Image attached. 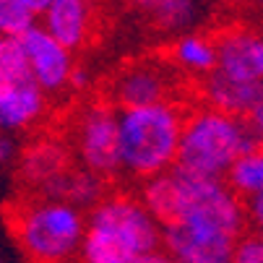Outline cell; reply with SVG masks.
<instances>
[{
    "label": "cell",
    "instance_id": "cell-1",
    "mask_svg": "<svg viewBox=\"0 0 263 263\" xmlns=\"http://www.w3.org/2000/svg\"><path fill=\"white\" fill-rule=\"evenodd\" d=\"M162 245V224L138 198H102L86 216L81 263H133Z\"/></svg>",
    "mask_w": 263,
    "mask_h": 263
},
{
    "label": "cell",
    "instance_id": "cell-2",
    "mask_svg": "<svg viewBox=\"0 0 263 263\" xmlns=\"http://www.w3.org/2000/svg\"><path fill=\"white\" fill-rule=\"evenodd\" d=\"M185 118L172 102L118 109L120 170L138 180L170 172L177 164Z\"/></svg>",
    "mask_w": 263,
    "mask_h": 263
},
{
    "label": "cell",
    "instance_id": "cell-3",
    "mask_svg": "<svg viewBox=\"0 0 263 263\" xmlns=\"http://www.w3.org/2000/svg\"><path fill=\"white\" fill-rule=\"evenodd\" d=\"M253 146L258 143L242 118L203 107L185 118L175 167L196 177L224 180L230 167Z\"/></svg>",
    "mask_w": 263,
    "mask_h": 263
},
{
    "label": "cell",
    "instance_id": "cell-4",
    "mask_svg": "<svg viewBox=\"0 0 263 263\" xmlns=\"http://www.w3.org/2000/svg\"><path fill=\"white\" fill-rule=\"evenodd\" d=\"M11 232L31 263H68L81 250L86 216L65 201H26L11 211Z\"/></svg>",
    "mask_w": 263,
    "mask_h": 263
},
{
    "label": "cell",
    "instance_id": "cell-5",
    "mask_svg": "<svg viewBox=\"0 0 263 263\" xmlns=\"http://www.w3.org/2000/svg\"><path fill=\"white\" fill-rule=\"evenodd\" d=\"M172 172H175V187H177V203H175L172 221H203L235 237H242L248 211L242 201L230 191L227 182L196 177L177 167H172Z\"/></svg>",
    "mask_w": 263,
    "mask_h": 263
},
{
    "label": "cell",
    "instance_id": "cell-6",
    "mask_svg": "<svg viewBox=\"0 0 263 263\" xmlns=\"http://www.w3.org/2000/svg\"><path fill=\"white\" fill-rule=\"evenodd\" d=\"M45 107L47 94L34 84L18 40H0V133L31 128Z\"/></svg>",
    "mask_w": 263,
    "mask_h": 263
},
{
    "label": "cell",
    "instance_id": "cell-7",
    "mask_svg": "<svg viewBox=\"0 0 263 263\" xmlns=\"http://www.w3.org/2000/svg\"><path fill=\"white\" fill-rule=\"evenodd\" d=\"M237 240L203 221H172L162 227V248L172 263H232Z\"/></svg>",
    "mask_w": 263,
    "mask_h": 263
},
{
    "label": "cell",
    "instance_id": "cell-8",
    "mask_svg": "<svg viewBox=\"0 0 263 263\" xmlns=\"http://www.w3.org/2000/svg\"><path fill=\"white\" fill-rule=\"evenodd\" d=\"M76 148L84 170L97 177H109L120 170V143H118V109L107 104H91L81 112Z\"/></svg>",
    "mask_w": 263,
    "mask_h": 263
},
{
    "label": "cell",
    "instance_id": "cell-9",
    "mask_svg": "<svg viewBox=\"0 0 263 263\" xmlns=\"http://www.w3.org/2000/svg\"><path fill=\"white\" fill-rule=\"evenodd\" d=\"M18 45L24 50V58H26L34 84L45 94H58L70 84L73 73H76L73 52L65 50L58 40H52L40 24H34L18 40Z\"/></svg>",
    "mask_w": 263,
    "mask_h": 263
},
{
    "label": "cell",
    "instance_id": "cell-10",
    "mask_svg": "<svg viewBox=\"0 0 263 263\" xmlns=\"http://www.w3.org/2000/svg\"><path fill=\"white\" fill-rule=\"evenodd\" d=\"M216 70L240 84L263 86V34L230 29L216 40Z\"/></svg>",
    "mask_w": 263,
    "mask_h": 263
},
{
    "label": "cell",
    "instance_id": "cell-11",
    "mask_svg": "<svg viewBox=\"0 0 263 263\" xmlns=\"http://www.w3.org/2000/svg\"><path fill=\"white\" fill-rule=\"evenodd\" d=\"M40 26L65 50H81L91 34V0H55Z\"/></svg>",
    "mask_w": 263,
    "mask_h": 263
},
{
    "label": "cell",
    "instance_id": "cell-12",
    "mask_svg": "<svg viewBox=\"0 0 263 263\" xmlns=\"http://www.w3.org/2000/svg\"><path fill=\"white\" fill-rule=\"evenodd\" d=\"M115 99L123 107H148L170 102V76L159 65H133L115 81Z\"/></svg>",
    "mask_w": 263,
    "mask_h": 263
},
{
    "label": "cell",
    "instance_id": "cell-13",
    "mask_svg": "<svg viewBox=\"0 0 263 263\" xmlns=\"http://www.w3.org/2000/svg\"><path fill=\"white\" fill-rule=\"evenodd\" d=\"M203 97H206L211 109L227 112V115H235V118L245 120L248 112L258 102H263V86L240 84V81H232L227 76H221L219 70H214L211 76H206Z\"/></svg>",
    "mask_w": 263,
    "mask_h": 263
},
{
    "label": "cell",
    "instance_id": "cell-14",
    "mask_svg": "<svg viewBox=\"0 0 263 263\" xmlns=\"http://www.w3.org/2000/svg\"><path fill=\"white\" fill-rule=\"evenodd\" d=\"M172 60L187 73L211 76L216 70V40L196 31L180 34L172 45Z\"/></svg>",
    "mask_w": 263,
    "mask_h": 263
},
{
    "label": "cell",
    "instance_id": "cell-15",
    "mask_svg": "<svg viewBox=\"0 0 263 263\" xmlns=\"http://www.w3.org/2000/svg\"><path fill=\"white\" fill-rule=\"evenodd\" d=\"M224 182L240 201H253L263 193V146H253L227 172Z\"/></svg>",
    "mask_w": 263,
    "mask_h": 263
},
{
    "label": "cell",
    "instance_id": "cell-16",
    "mask_svg": "<svg viewBox=\"0 0 263 263\" xmlns=\"http://www.w3.org/2000/svg\"><path fill=\"white\" fill-rule=\"evenodd\" d=\"M201 0H154L148 11L162 31H187L201 18Z\"/></svg>",
    "mask_w": 263,
    "mask_h": 263
},
{
    "label": "cell",
    "instance_id": "cell-17",
    "mask_svg": "<svg viewBox=\"0 0 263 263\" xmlns=\"http://www.w3.org/2000/svg\"><path fill=\"white\" fill-rule=\"evenodd\" d=\"M24 172H26L31 180L42 182V187H45L47 182H52L58 175L65 172L60 148H58V146H40V148H31V152L26 154V159H24Z\"/></svg>",
    "mask_w": 263,
    "mask_h": 263
},
{
    "label": "cell",
    "instance_id": "cell-18",
    "mask_svg": "<svg viewBox=\"0 0 263 263\" xmlns=\"http://www.w3.org/2000/svg\"><path fill=\"white\" fill-rule=\"evenodd\" d=\"M34 24L21 0H0V40H21Z\"/></svg>",
    "mask_w": 263,
    "mask_h": 263
},
{
    "label": "cell",
    "instance_id": "cell-19",
    "mask_svg": "<svg viewBox=\"0 0 263 263\" xmlns=\"http://www.w3.org/2000/svg\"><path fill=\"white\" fill-rule=\"evenodd\" d=\"M232 263H263V235H242L237 240Z\"/></svg>",
    "mask_w": 263,
    "mask_h": 263
},
{
    "label": "cell",
    "instance_id": "cell-20",
    "mask_svg": "<svg viewBox=\"0 0 263 263\" xmlns=\"http://www.w3.org/2000/svg\"><path fill=\"white\" fill-rule=\"evenodd\" d=\"M245 123H248V128H250V133H253V138H255V143L263 146V102H258V104L248 112Z\"/></svg>",
    "mask_w": 263,
    "mask_h": 263
},
{
    "label": "cell",
    "instance_id": "cell-21",
    "mask_svg": "<svg viewBox=\"0 0 263 263\" xmlns=\"http://www.w3.org/2000/svg\"><path fill=\"white\" fill-rule=\"evenodd\" d=\"M245 211H248V221L255 227V232H258V235H263V193H260L258 198L248 201Z\"/></svg>",
    "mask_w": 263,
    "mask_h": 263
},
{
    "label": "cell",
    "instance_id": "cell-22",
    "mask_svg": "<svg viewBox=\"0 0 263 263\" xmlns=\"http://www.w3.org/2000/svg\"><path fill=\"white\" fill-rule=\"evenodd\" d=\"M21 3H24V8L36 18V16H45V11L55 3V0H21Z\"/></svg>",
    "mask_w": 263,
    "mask_h": 263
},
{
    "label": "cell",
    "instance_id": "cell-23",
    "mask_svg": "<svg viewBox=\"0 0 263 263\" xmlns=\"http://www.w3.org/2000/svg\"><path fill=\"white\" fill-rule=\"evenodd\" d=\"M133 263H172V258L159 248V250H154V253H146V255H141V258H136Z\"/></svg>",
    "mask_w": 263,
    "mask_h": 263
},
{
    "label": "cell",
    "instance_id": "cell-24",
    "mask_svg": "<svg viewBox=\"0 0 263 263\" xmlns=\"http://www.w3.org/2000/svg\"><path fill=\"white\" fill-rule=\"evenodd\" d=\"M11 154H13V143H11V138H8L6 133H0V162L11 159Z\"/></svg>",
    "mask_w": 263,
    "mask_h": 263
},
{
    "label": "cell",
    "instance_id": "cell-25",
    "mask_svg": "<svg viewBox=\"0 0 263 263\" xmlns=\"http://www.w3.org/2000/svg\"><path fill=\"white\" fill-rule=\"evenodd\" d=\"M128 3H136V6H146V8H148V6L154 3V0H128Z\"/></svg>",
    "mask_w": 263,
    "mask_h": 263
},
{
    "label": "cell",
    "instance_id": "cell-26",
    "mask_svg": "<svg viewBox=\"0 0 263 263\" xmlns=\"http://www.w3.org/2000/svg\"><path fill=\"white\" fill-rule=\"evenodd\" d=\"M255 3H258V6H260V8H263V0H255Z\"/></svg>",
    "mask_w": 263,
    "mask_h": 263
}]
</instances>
